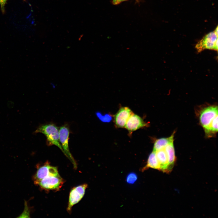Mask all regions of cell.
Instances as JSON below:
<instances>
[{
    "label": "cell",
    "mask_w": 218,
    "mask_h": 218,
    "mask_svg": "<svg viewBox=\"0 0 218 218\" xmlns=\"http://www.w3.org/2000/svg\"><path fill=\"white\" fill-rule=\"evenodd\" d=\"M41 133L47 138L46 143L48 146L55 145L58 147L64 154L59 139V129L53 124H48L39 126L34 132L35 134Z\"/></svg>",
    "instance_id": "obj_1"
},
{
    "label": "cell",
    "mask_w": 218,
    "mask_h": 218,
    "mask_svg": "<svg viewBox=\"0 0 218 218\" xmlns=\"http://www.w3.org/2000/svg\"><path fill=\"white\" fill-rule=\"evenodd\" d=\"M198 52L205 49L218 51V34L214 31L206 35L195 46Z\"/></svg>",
    "instance_id": "obj_2"
},
{
    "label": "cell",
    "mask_w": 218,
    "mask_h": 218,
    "mask_svg": "<svg viewBox=\"0 0 218 218\" xmlns=\"http://www.w3.org/2000/svg\"><path fill=\"white\" fill-rule=\"evenodd\" d=\"M70 133L69 128L67 124L61 127L59 129V139L64 154L72 163L75 168L77 167L75 161L71 154L69 148L68 139Z\"/></svg>",
    "instance_id": "obj_3"
},
{
    "label": "cell",
    "mask_w": 218,
    "mask_h": 218,
    "mask_svg": "<svg viewBox=\"0 0 218 218\" xmlns=\"http://www.w3.org/2000/svg\"><path fill=\"white\" fill-rule=\"evenodd\" d=\"M218 107L216 105L208 106L201 110L199 120L204 130L208 127L213 119L218 116Z\"/></svg>",
    "instance_id": "obj_4"
},
{
    "label": "cell",
    "mask_w": 218,
    "mask_h": 218,
    "mask_svg": "<svg viewBox=\"0 0 218 218\" xmlns=\"http://www.w3.org/2000/svg\"><path fill=\"white\" fill-rule=\"evenodd\" d=\"M64 182L60 175L50 176L41 180L37 185L41 188L46 190H58L62 187Z\"/></svg>",
    "instance_id": "obj_5"
},
{
    "label": "cell",
    "mask_w": 218,
    "mask_h": 218,
    "mask_svg": "<svg viewBox=\"0 0 218 218\" xmlns=\"http://www.w3.org/2000/svg\"><path fill=\"white\" fill-rule=\"evenodd\" d=\"M59 175L57 167L46 164L38 167L33 177V180L34 183L37 185L40 181L46 177Z\"/></svg>",
    "instance_id": "obj_6"
},
{
    "label": "cell",
    "mask_w": 218,
    "mask_h": 218,
    "mask_svg": "<svg viewBox=\"0 0 218 218\" xmlns=\"http://www.w3.org/2000/svg\"><path fill=\"white\" fill-rule=\"evenodd\" d=\"M87 187V184H84L74 187L71 190L67 207L68 211H70L72 207L82 199L84 195Z\"/></svg>",
    "instance_id": "obj_7"
},
{
    "label": "cell",
    "mask_w": 218,
    "mask_h": 218,
    "mask_svg": "<svg viewBox=\"0 0 218 218\" xmlns=\"http://www.w3.org/2000/svg\"><path fill=\"white\" fill-rule=\"evenodd\" d=\"M132 113L128 107H121L114 117L116 126L119 128L125 127L128 119Z\"/></svg>",
    "instance_id": "obj_8"
},
{
    "label": "cell",
    "mask_w": 218,
    "mask_h": 218,
    "mask_svg": "<svg viewBox=\"0 0 218 218\" xmlns=\"http://www.w3.org/2000/svg\"><path fill=\"white\" fill-rule=\"evenodd\" d=\"M148 125V124L145 122L139 116L132 113L128 119L125 127L129 132L132 133Z\"/></svg>",
    "instance_id": "obj_9"
},
{
    "label": "cell",
    "mask_w": 218,
    "mask_h": 218,
    "mask_svg": "<svg viewBox=\"0 0 218 218\" xmlns=\"http://www.w3.org/2000/svg\"><path fill=\"white\" fill-rule=\"evenodd\" d=\"M155 152L159 164L160 171L167 173L170 172L171 170L170 168L168 158L164 149Z\"/></svg>",
    "instance_id": "obj_10"
},
{
    "label": "cell",
    "mask_w": 218,
    "mask_h": 218,
    "mask_svg": "<svg viewBox=\"0 0 218 218\" xmlns=\"http://www.w3.org/2000/svg\"><path fill=\"white\" fill-rule=\"evenodd\" d=\"M174 133V132L169 137L161 138L156 140L154 145L153 151L156 152L164 149L167 145L173 142Z\"/></svg>",
    "instance_id": "obj_11"
},
{
    "label": "cell",
    "mask_w": 218,
    "mask_h": 218,
    "mask_svg": "<svg viewBox=\"0 0 218 218\" xmlns=\"http://www.w3.org/2000/svg\"><path fill=\"white\" fill-rule=\"evenodd\" d=\"M164 149L167 156L170 168L172 170L176 160L173 141L167 145Z\"/></svg>",
    "instance_id": "obj_12"
},
{
    "label": "cell",
    "mask_w": 218,
    "mask_h": 218,
    "mask_svg": "<svg viewBox=\"0 0 218 218\" xmlns=\"http://www.w3.org/2000/svg\"><path fill=\"white\" fill-rule=\"evenodd\" d=\"M149 168H152L160 171L159 164L158 161L156 152L153 151L149 155L146 165L142 169L143 171Z\"/></svg>",
    "instance_id": "obj_13"
},
{
    "label": "cell",
    "mask_w": 218,
    "mask_h": 218,
    "mask_svg": "<svg viewBox=\"0 0 218 218\" xmlns=\"http://www.w3.org/2000/svg\"><path fill=\"white\" fill-rule=\"evenodd\" d=\"M207 135L216 133L218 131V116L215 118L208 127L204 130Z\"/></svg>",
    "instance_id": "obj_14"
},
{
    "label": "cell",
    "mask_w": 218,
    "mask_h": 218,
    "mask_svg": "<svg viewBox=\"0 0 218 218\" xmlns=\"http://www.w3.org/2000/svg\"><path fill=\"white\" fill-rule=\"evenodd\" d=\"M137 175L134 172H131L129 173L126 178V181L129 184H133L137 179Z\"/></svg>",
    "instance_id": "obj_15"
},
{
    "label": "cell",
    "mask_w": 218,
    "mask_h": 218,
    "mask_svg": "<svg viewBox=\"0 0 218 218\" xmlns=\"http://www.w3.org/2000/svg\"><path fill=\"white\" fill-rule=\"evenodd\" d=\"M97 116L102 121L104 122H109L111 120V117L109 114H106L104 115H102L99 112L96 113Z\"/></svg>",
    "instance_id": "obj_16"
},
{
    "label": "cell",
    "mask_w": 218,
    "mask_h": 218,
    "mask_svg": "<svg viewBox=\"0 0 218 218\" xmlns=\"http://www.w3.org/2000/svg\"><path fill=\"white\" fill-rule=\"evenodd\" d=\"M8 0H0V5L1 11L4 14L5 12V7Z\"/></svg>",
    "instance_id": "obj_17"
},
{
    "label": "cell",
    "mask_w": 218,
    "mask_h": 218,
    "mask_svg": "<svg viewBox=\"0 0 218 218\" xmlns=\"http://www.w3.org/2000/svg\"><path fill=\"white\" fill-rule=\"evenodd\" d=\"M122 1L123 0H112L113 3L114 5L118 4Z\"/></svg>",
    "instance_id": "obj_18"
},
{
    "label": "cell",
    "mask_w": 218,
    "mask_h": 218,
    "mask_svg": "<svg viewBox=\"0 0 218 218\" xmlns=\"http://www.w3.org/2000/svg\"><path fill=\"white\" fill-rule=\"evenodd\" d=\"M214 31L217 34H218V27H217Z\"/></svg>",
    "instance_id": "obj_19"
},
{
    "label": "cell",
    "mask_w": 218,
    "mask_h": 218,
    "mask_svg": "<svg viewBox=\"0 0 218 218\" xmlns=\"http://www.w3.org/2000/svg\"><path fill=\"white\" fill-rule=\"evenodd\" d=\"M125 0H123V1H125Z\"/></svg>",
    "instance_id": "obj_20"
}]
</instances>
